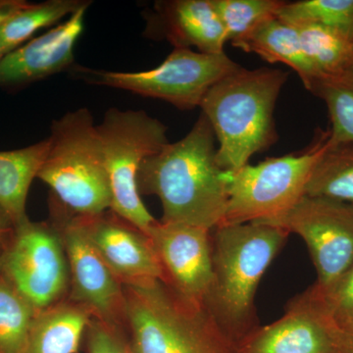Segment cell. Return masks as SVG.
<instances>
[{
  "instance_id": "obj_24",
  "label": "cell",
  "mask_w": 353,
  "mask_h": 353,
  "mask_svg": "<svg viewBox=\"0 0 353 353\" xmlns=\"http://www.w3.org/2000/svg\"><path fill=\"white\" fill-rule=\"evenodd\" d=\"M276 16L290 25H321L353 43V0H301L285 2Z\"/></svg>"
},
{
  "instance_id": "obj_21",
  "label": "cell",
  "mask_w": 353,
  "mask_h": 353,
  "mask_svg": "<svg viewBox=\"0 0 353 353\" xmlns=\"http://www.w3.org/2000/svg\"><path fill=\"white\" fill-rule=\"evenodd\" d=\"M90 4L92 1L85 0H48L43 3H29L0 27V43L9 53L39 30L57 25Z\"/></svg>"
},
{
  "instance_id": "obj_2",
  "label": "cell",
  "mask_w": 353,
  "mask_h": 353,
  "mask_svg": "<svg viewBox=\"0 0 353 353\" xmlns=\"http://www.w3.org/2000/svg\"><path fill=\"white\" fill-rule=\"evenodd\" d=\"M289 236L259 222L212 230V282L203 306L236 345L259 327L255 294Z\"/></svg>"
},
{
  "instance_id": "obj_22",
  "label": "cell",
  "mask_w": 353,
  "mask_h": 353,
  "mask_svg": "<svg viewBox=\"0 0 353 353\" xmlns=\"http://www.w3.org/2000/svg\"><path fill=\"white\" fill-rule=\"evenodd\" d=\"M304 196L353 205V143L328 145L311 172Z\"/></svg>"
},
{
  "instance_id": "obj_19",
  "label": "cell",
  "mask_w": 353,
  "mask_h": 353,
  "mask_svg": "<svg viewBox=\"0 0 353 353\" xmlns=\"http://www.w3.org/2000/svg\"><path fill=\"white\" fill-rule=\"evenodd\" d=\"M48 148V138L20 150L0 152V206L14 226L28 217V194L43 166Z\"/></svg>"
},
{
  "instance_id": "obj_12",
  "label": "cell",
  "mask_w": 353,
  "mask_h": 353,
  "mask_svg": "<svg viewBox=\"0 0 353 353\" xmlns=\"http://www.w3.org/2000/svg\"><path fill=\"white\" fill-rule=\"evenodd\" d=\"M236 353H352L336 322L305 292L277 321L259 326L236 345Z\"/></svg>"
},
{
  "instance_id": "obj_23",
  "label": "cell",
  "mask_w": 353,
  "mask_h": 353,
  "mask_svg": "<svg viewBox=\"0 0 353 353\" xmlns=\"http://www.w3.org/2000/svg\"><path fill=\"white\" fill-rule=\"evenodd\" d=\"M39 311L0 275V353H23Z\"/></svg>"
},
{
  "instance_id": "obj_33",
  "label": "cell",
  "mask_w": 353,
  "mask_h": 353,
  "mask_svg": "<svg viewBox=\"0 0 353 353\" xmlns=\"http://www.w3.org/2000/svg\"><path fill=\"white\" fill-rule=\"evenodd\" d=\"M8 238H9V236H8ZM8 238H7V239H8ZM7 239H6V240L0 241V263H1L2 252H3L4 245H6ZM0 275H1V270H0Z\"/></svg>"
},
{
  "instance_id": "obj_7",
  "label": "cell",
  "mask_w": 353,
  "mask_h": 353,
  "mask_svg": "<svg viewBox=\"0 0 353 353\" xmlns=\"http://www.w3.org/2000/svg\"><path fill=\"white\" fill-rule=\"evenodd\" d=\"M97 132L110 183V210L148 234L157 220L141 199L138 174L146 158L169 143L167 127L145 111L112 108Z\"/></svg>"
},
{
  "instance_id": "obj_15",
  "label": "cell",
  "mask_w": 353,
  "mask_h": 353,
  "mask_svg": "<svg viewBox=\"0 0 353 353\" xmlns=\"http://www.w3.org/2000/svg\"><path fill=\"white\" fill-rule=\"evenodd\" d=\"M83 7L41 36L22 44L0 60V88H15L70 69L76 43L85 29Z\"/></svg>"
},
{
  "instance_id": "obj_31",
  "label": "cell",
  "mask_w": 353,
  "mask_h": 353,
  "mask_svg": "<svg viewBox=\"0 0 353 353\" xmlns=\"http://www.w3.org/2000/svg\"><path fill=\"white\" fill-rule=\"evenodd\" d=\"M338 326L340 327L343 336H345L350 352L353 353V318L352 319L347 320V321L338 324Z\"/></svg>"
},
{
  "instance_id": "obj_34",
  "label": "cell",
  "mask_w": 353,
  "mask_h": 353,
  "mask_svg": "<svg viewBox=\"0 0 353 353\" xmlns=\"http://www.w3.org/2000/svg\"><path fill=\"white\" fill-rule=\"evenodd\" d=\"M7 54V51L6 48H4V46H2V43H0V60L2 59Z\"/></svg>"
},
{
  "instance_id": "obj_27",
  "label": "cell",
  "mask_w": 353,
  "mask_h": 353,
  "mask_svg": "<svg viewBox=\"0 0 353 353\" xmlns=\"http://www.w3.org/2000/svg\"><path fill=\"white\" fill-rule=\"evenodd\" d=\"M305 292L336 324L352 319L353 264L333 284L324 289L312 285Z\"/></svg>"
},
{
  "instance_id": "obj_1",
  "label": "cell",
  "mask_w": 353,
  "mask_h": 353,
  "mask_svg": "<svg viewBox=\"0 0 353 353\" xmlns=\"http://www.w3.org/2000/svg\"><path fill=\"white\" fill-rule=\"evenodd\" d=\"M216 137L201 114L180 141L146 158L138 174L141 194L159 199L162 223L213 230L226 214L225 171L218 165Z\"/></svg>"
},
{
  "instance_id": "obj_17",
  "label": "cell",
  "mask_w": 353,
  "mask_h": 353,
  "mask_svg": "<svg viewBox=\"0 0 353 353\" xmlns=\"http://www.w3.org/2000/svg\"><path fill=\"white\" fill-rule=\"evenodd\" d=\"M245 52L255 53L269 63L288 65L296 72L309 92L319 80L304 54L296 26L279 19L277 16L260 23L252 32L232 43Z\"/></svg>"
},
{
  "instance_id": "obj_16",
  "label": "cell",
  "mask_w": 353,
  "mask_h": 353,
  "mask_svg": "<svg viewBox=\"0 0 353 353\" xmlns=\"http://www.w3.org/2000/svg\"><path fill=\"white\" fill-rule=\"evenodd\" d=\"M148 30L157 31L174 48H196L208 54L224 53L228 41L212 0L158 1Z\"/></svg>"
},
{
  "instance_id": "obj_6",
  "label": "cell",
  "mask_w": 353,
  "mask_h": 353,
  "mask_svg": "<svg viewBox=\"0 0 353 353\" xmlns=\"http://www.w3.org/2000/svg\"><path fill=\"white\" fill-rule=\"evenodd\" d=\"M318 138L303 152L225 171L228 203L221 225L271 222L289 211L305 194L311 172L328 148L329 132Z\"/></svg>"
},
{
  "instance_id": "obj_20",
  "label": "cell",
  "mask_w": 353,
  "mask_h": 353,
  "mask_svg": "<svg viewBox=\"0 0 353 353\" xmlns=\"http://www.w3.org/2000/svg\"><path fill=\"white\" fill-rule=\"evenodd\" d=\"M294 26L299 31L304 54L318 77V83L347 75L352 41L321 25L304 23Z\"/></svg>"
},
{
  "instance_id": "obj_5",
  "label": "cell",
  "mask_w": 353,
  "mask_h": 353,
  "mask_svg": "<svg viewBox=\"0 0 353 353\" xmlns=\"http://www.w3.org/2000/svg\"><path fill=\"white\" fill-rule=\"evenodd\" d=\"M50 148L38 176L51 196L77 216L111 208V190L101 138L92 114L82 108L53 121Z\"/></svg>"
},
{
  "instance_id": "obj_9",
  "label": "cell",
  "mask_w": 353,
  "mask_h": 353,
  "mask_svg": "<svg viewBox=\"0 0 353 353\" xmlns=\"http://www.w3.org/2000/svg\"><path fill=\"white\" fill-rule=\"evenodd\" d=\"M1 275L38 311L68 296L69 267L61 236L52 222L26 218L14 226L0 263Z\"/></svg>"
},
{
  "instance_id": "obj_26",
  "label": "cell",
  "mask_w": 353,
  "mask_h": 353,
  "mask_svg": "<svg viewBox=\"0 0 353 353\" xmlns=\"http://www.w3.org/2000/svg\"><path fill=\"white\" fill-rule=\"evenodd\" d=\"M285 3L281 0H212L228 41L232 43L252 32L260 23L276 16Z\"/></svg>"
},
{
  "instance_id": "obj_8",
  "label": "cell",
  "mask_w": 353,
  "mask_h": 353,
  "mask_svg": "<svg viewBox=\"0 0 353 353\" xmlns=\"http://www.w3.org/2000/svg\"><path fill=\"white\" fill-rule=\"evenodd\" d=\"M241 65L226 53L208 54L192 48H174L161 64L141 72L90 71L92 82L161 99L182 110L201 106L216 83Z\"/></svg>"
},
{
  "instance_id": "obj_13",
  "label": "cell",
  "mask_w": 353,
  "mask_h": 353,
  "mask_svg": "<svg viewBox=\"0 0 353 353\" xmlns=\"http://www.w3.org/2000/svg\"><path fill=\"white\" fill-rule=\"evenodd\" d=\"M148 236L161 264L164 283L203 305L212 282V230L157 221Z\"/></svg>"
},
{
  "instance_id": "obj_30",
  "label": "cell",
  "mask_w": 353,
  "mask_h": 353,
  "mask_svg": "<svg viewBox=\"0 0 353 353\" xmlns=\"http://www.w3.org/2000/svg\"><path fill=\"white\" fill-rule=\"evenodd\" d=\"M14 230L12 220L0 206V241L6 240Z\"/></svg>"
},
{
  "instance_id": "obj_4",
  "label": "cell",
  "mask_w": 353,
  "mask_h": 353,
  "mask_svg": "<svg viewBox=\"0 0 353 353\" xmlns=\"http://www.w3.org/2000/svg\"><path fill=\"white\" fill-rule=\"evenodd\" d=\"M125 331L136 353H236L201 304L161 280L124 285Z\"/></svg>"
},
{
  "instance_id": "obj_14",
  "label": "cell",
  "mask_w": 353,
  "mask_h": 353,
  "mask_svg": "<svg viewBox=\"0 0 353 353\" xmlns=\"http://www.w3.org/2000/svg\"><path fill=\"white\" fill-rule=\"evenodd\" d=\"M78 218L88 241L123 285L164 281L161 264L148 234L111 210Z\"/></svg>"
},
{
  "instance_id": "obj_11",
  "label": "cell",
  "mask_w": 353,
  "mask_h": 353,
  "mask_svg": "<svg viewBox=\"0 0 353 353\" xmlns=\"http://www.w3.org/2000/svg\"><path fill=\"white\" fill-rule=\"evenodd\" d=\"M50 221L61 236L69 267L68 297L94 319L125 329L124 285L116 278L83 232L78 216L52 196Z\"/></svg>"
},
{
  "instance_id": "obj_28",
  "label": "cell",
  "mask_w": 353,
  "mask_h": 353,
  "mask_svg": "<svg viewBox=\"0 0 353 353\" xmlns=\"http://www.w3.org/2000/svg\"><path fill=\"white\" fill-rule=\"evenodd\" d=\"M85 353H136L125 329L92 318L83 341Z\"/></svg>"
},
{
  "instance_id": "obj_18",
  "label": "cell",
  "mask_w": 353,
  "mask_h": 353,
  "mask_svg": "<svg viewBox=\"0 0 353 353\" xmlns=\"http://www.w3.org/2000/svg\"><path fill=\"white\" fill-rule=\"evenodd\" d=\"M92 318L68 297L39 311L23 353H78Z\"/></svg>"
},
{
  "instance_id": "obj_10",
  "label": "cell",
  "mask_w": 353,
  "mask_h": 353,
  "mask_svg": "<svg viewBox=\"0 0 353 353\" xmlns=\"http://www.w3.org/2000/svg\"><path fill=\"white\" fill-rule=\"evenodd\" d=\"M296 234L307 245L318 289L333 284L353 264V205L303 196L277 219L267 222Z\"/></svg>"
},
{
  "instance_id": "obj_32",
  "label": "cell",
  "mask_w": 353,
  "mask_h": 353,
  "mask_svg": "<svg viewBox=\"0 0 353 353\" xmlns=\"http://www.w3.org/2000/svg\"><path fill=\"white\" fill-rule=\"evenodd\" d=\"M348 79H352L353 80V44H352V60H350V68H348L347 75L345 76Z\"/></svg>"
},
{
  "instance_id": "obj_3",
  "label": "cell",
  "mask_w": 353,
  "mask_h": 353,
  "mask_svg": "<svg viewBox=\"0 0 353 353\" xmlns=\"http://www.w3.org/2000/svg\"><path fill=\"white\" fill-rule=\"evenodd\" d=\"M289 73L240 67L216 83L201 106L218 141V165L234 171L277 141L274 112Z\"/></svg>"
},
{
  "instance_id": "obj_29",
  "label": "cell",
  "mask_w": 353,
  "mask_h": 353,
  "mask_svg": "<svg viewBox=\"0 0 353 353\" xmlns=\"http://www.w3.org/2000/svg\"><path fill=\"white\" fill-rule=\"evenodd\" d=\"M28 4L24 0H0V27Z\"/></svg>"
},
{
  "instance_id": "obj_25",
  "label": "cell",
  "mask_w": 353,
  "mask_h": 353,
  "mask_svg": "<svg viewBox=\"0 0 353 353\" xmlns=\"http://www.w3.org/2000/svg\"><path fill=\"white\" fill-rule=\"evenodd\" d=\"M328 108L330 146L353 143V80L347 77L318 83L312 90Z\"/></svg>"
}]
</instances>
